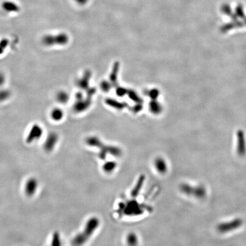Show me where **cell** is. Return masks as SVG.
<instances>
[{
	"label": "cell",
	"instance_id": "52a82bcc",
	"mask_svg": "<svg viewBox=\"0 0 246 246\" xmlns=\"http://www.w3.org/2000/svg\"><path fill=\"white\" fill-rule=\"evenodd\" d=\"M50 116L54 121H59L62 120L64 117V112L61 108H55L51 111Z\"/></svg>",
	"mask_w": 246,
	"mask_h": 246
},
{
	"label": "cell",
	"instance_id": "3957f363",
	"mask_svg": "<svg viewBox=\"0 0 246 246\" xmlns=\"http://www.w3.org/2000/svg\"><path fill=\"white\" fill-rule=\"evenodd\" d=\"M43 133V130L41 126L38 124L33 125L30 130L29 134L26 137V143L30 144L34 142L35 140L39 139L42 137Z\"/></svg>",
	"mask_w": 246,
	"mask_h": 246
},
{
	"label": "cell",
	"instance_id": "277c9868",
	"mask_svg": "<svg viewBox=\"0 0 246 246\" xmlns=\"http://www.w3.org/2000/svg\"><path fill=\"white\" fill-rule=\"evenodd\" d=\"M58 140V136L55 132H52L47 136L44 143V149L47 152H51L55 148Z\"/></svg>",
	"mask_w": 246,
	"mask_h": 246
},
{
	"label": "cell",
	"instance_id": "8fae6325",
	"mask_svg": "<svg viewBox=\"0 0 246 246\" xmlns=\"http://www.w3.org/2000/svg\"><path fill=\"white\" fill-rule=\"evenodd\" d=\"M116 164L113 162H107L104 165L103 170L106 172H111L115 168Z\"/></svg>",
	"mask_w": 246,
	"mask_h": 246
},
{
	"label": "cell",
	"instance_id": "5b68a950",
	"mask_svg": "<svg viewBox=\"0 0 246 246\" xmlns=\"http://www.w3.org/2000/svg\"><path fill=\"white\" fill-rule=\"evenodd\" d=\"M38 188V181L36 178L29 179L25 186V191L27 195L31 197L36 193Z\"/></svg>",
	"mask_w": 246,
	"mask_h": 246
},
{
	"label": "cell",
	"instance_id": "5bb4252c",
	"mask_svg": "<svg viewBox=\"0 0 246 246\" xmlns=\"http://www.w3.org/2000/svg\"><path fill=\"white\" fill-rule=\"evenodd\" d=\"M8 45V41L5 39L1 40L0 41V55L3 54L4 51L6 50Z\"/></svg>",
	"mask_w": 246,
	"mask_h": 246
},
{
	"label": "cell",
	"instance_id": "8992f818",
	"mask_svg": "<svg viewBox=\"0 0 246 246\" xmlns=\"http://www.w3.org/2000/svg\"><path fill=\"white\" fill-rule=\"evenodd\" d=\"M155 165L156 170L160 173H164L167 171V164L165 160L162 158H158L155 160Z\"/></svg>",
	"mask_w": 246,
	"mask_h": 246
},
{
	"label": "cell",
	"instance_id": "7a4b0ae2",
	"mask_svg": "<svg viewBox=\"0 0 246 246\" xmlns=\"http://www.w3.org/2000/svg\"><path fill=\"white\" fill-rule=\"evenodd\" d=\"M69 42V36L65 32L56 34H47L42 38L43 43L46 46H63Z\"/></svg>",
	"mask_w": 246,
	"mask_h": 246
},
{
	"label": "cell",
	"instance_id": "6da1fadb",
	"mask_svg": "<svg viewBox=\"0 0 246 246\" xmlns=\"http://www.w3.org/2000/svg\"><path fill=\"white\" fill-rule=\"evenodd\" d=\"M99 226V220L96 217H92L88 220L81 233L77 235L72 241L74 246H81L86 243L90 238L95 231Z\"/></svg>",
	"mask_w": 246,
	"mask_h": 246
},
{
	"label": "cell",
	"instance_id": "9a60e30c",
	"mask_svg": "<svg viewBox=\"0 0 246 246\" xmlns=\"http://www.w3.org/2000/svg\"><path fill=\"white\" fill-rule=\"evenodd\" d=\"M5 76L3 73L0 72V86L3 85L5 82Z\"/></svg>",
	"mask_w": 246,
	"mask_h": 246
},
{
	"label": "cell",
	"instance_id": "30bf717a",
	"mask_svg": "<svg viewBox=\"0 0 246 246\" xmlns=\"http://www.w3.org/2000/svg\"><path fill=\"white\" fill-rule=\"evenodd\" d=\"M3 9L7 12H16L18 10V7L14 3L7 2L3 4Z\"/></svg>",
	"mask_w": 246,
	"mask_h": 246
},
{
	"label": "cell",
	"instance_id": "4fadbf2b",
	"mask_svg": "<svg viewBox=\"0 0 246 246\" xmlns=\"http://www.w3.org/2000/svg\"><path fill=\"white\" fill-rule=\"evenodd\" d=\"M10 96V92L7 90L0 91V101H6Z\"/></svg>",
	"mask_w": 246,
	"mask_h": 246
},
{
	"label": "cell",
	"instance_id": "ba28073f",
	"mask_svg": "<svg viewBox=\"0 0 246 246\" xmlns=\"http://www.w3.org/2000/svg\"><path fill=\"white\" fill-rule=\"evenodd\" d=\"M57 99L59 103H66L69 100V95L66 91H59L57 95Z\"/></svg>",
	"mask_w": 246,
	"mask_h": 246
},
{
	"label": "cell",
	"instance_id": "9c48e42d",
	"mask_svg": "<svg viewBox=\"0 0 246 246\" xmlns=\"http://www.w3.org/2000/svg\"><path fill=\"white\" fill-rule=\"evenodd\" d=\"M52 246H61V239L58 232H55L52 235Z\"/></svg>",
	"mask_w": 246,
	"mask_h": 246
},
{
	"label": "cell",
	"instance_id": "7c38bea8",
	"mask_svg": "<svg viewBox=\"0 0 246 246\" xmlns=\"http://www.w3.org/2000/svg\"><path fill=\"white\" fill-rule=\"evenodd\" d=\"M127 242L129 243L130 244H136L137 242V237L136 235L133 234H131L128 235V236L127 237Z\"/></svg>",
	"mask_w": 246,
	"mask_h": 246
}]
</instances>
